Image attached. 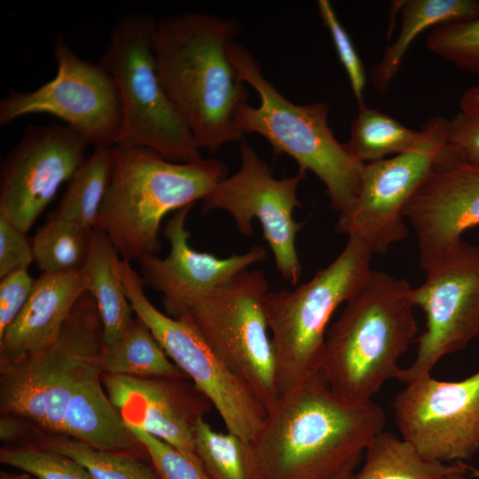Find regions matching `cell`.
<instances>
[{
	"label": "cell",
	"mask_w": 479,
	"mask_h": 479,
	"mask_svg": "<svg viewBox=\"0 0 479 479\" xmlns=\"http://www.w3.org/2000/svg\"><path fill=\"white\" fill-rule=\"evenodd\" d=\"M269 283L262 271L247 270L168 314L187 317L209 345L267 409L279 397L277 365L265 312Z\"/></svg>",
	"instance_id": "cell-8"
},
{
	"label": "cell",
	"mask_w": 479,
	"mask_h": 479,
	"mask_svg": "<svg viewBox=\"0 0 479 479\" xmlns=\"http://www.w3.org/2000/svg\"><path fill=\"white\" fill-rule=\"evenodd\" d=\"M100 375L97 357L80 373L67 402L62 435L96 449L130 453L140 444L103 391Z\"/></svg>",
	"instance_id": "cell-21"
},
{
	"label": "cell",
	"mask_w": 479,
	"mask_h": 479,
	"mask_svg": "<svg viewBox=\"0 0 479 479\" xmlns=\"http://www.w3.org/2000/svg\"><path fill=\"white\" fill-rule=\"evenodd\" d=\"M449 127L444 117L430 118L412 148L365 164L357 202L349 213L338 216L337 232L360 240L373 254H385L404 240V208L446 145Z\"/></svg>",
	"instance_id": "cell-12"
},
{
	"label": "cell",
	"mask_w": 479,
	"mask_h": 479,
	"mask_svg": "<svg viewBox=\"0 0 479 479\" xmlns=\"http://www.w3.org/2000/svg\"><path fill=\"white\" fill-rule=\"evenodd\" d=\"M183 380L102 374L106 395L125 425L196 454L194 424L213 405Z\"/></svg>",
	"instance_id": "cell-18"
},
{
	"label": "cell",
	"mask_w": 479,
	"mask_h": 479,
	"mask_svg": "<svg viewBox=\"0 0 479 479\" xmlns=\"http://www.w3.org/2000/svg\"><path fill=\"white\" fill-rule=\"evenodd\" d=\"M412 289V301L425 314L412 363L398 370L404 384L427 374L444 357L479 339V246L462 240L426 271Z\"/></svg>",
	"instance_id": "cell-13"
},
{
	"label": "cell",
	"mask_w": 479,
	"mask_h": 479,
	"mask_svg": "<svg viewBox=\"0 0 479 479\" xmlns=\"http://www.w3.org/2000/svg\"><path fill=\"white\" fill-rule=\"evenodd\" d=\"M240 155L239 170L202 200V213L226 211L243 236L253 234L252 221L257 219L278 271L285 280L295 285L302 274L295 240L303 224L296 222L293 213L301 207L297 190L306 173L298 170L293 177H274L267 162L246 140L240 143Z\"/></svg>",
	"instance_id": "cell-14"
},
{
	"label": "cell",
	"mask_w": 479,
	"mask_h": 479,
	"mask_svg": "<svg viewBox=\"0 0 479 479\" xmlns=\"http://www.w3.org/2000/svg\"><path fill=\"white\" fill-rule=\"evenodd\" d=\"M317 7L323 24L329 31L338 58L348 75L357 106L358 108L363 107L365 106L364 90L366 84L363 61L331 3L328 0H318Z\"/></svg>",
	"instance_id": "cell-34"
},
{
	"label": "cell",
	"mask_w": 479,
	"mask_h": 479,
	"mask_svg": "<svg viewBox=\"0 0 479 479\" xmlns=\"http://www.w3.org/2000/svg\"><path fill=\"white\" fill-rule=\"evenodd\" d=\"M420 136V130L410 129L392 116L364 106L358 108L345 145L357 161L366 164L410 150Z\"/></svg>",
	"instance_id": "cell-28"
},
{
	"label": "cell",
	"mask_w": 479,
	"mask_h": 479,
	"mask_svg": "<svg viewBox=\"0 0 479 479\" xmlns=\"http://www.w3.org/2000/svg\"><path fill=\"white\" fill-rule=\"evenodd\" d=\"M479 236V235H478Z\"/></svg>",
	"instance_id": "cell-43"
},
{
	"label": "cell",
	"mask_w": 479,
	"mask_h": 479,
	"mask_svg": "<svg viewBox=\"0 0 479 479\" xmlns=\"http://www.w3.org/2000/svg\"><path fill=\"white\" fill-rule=\"evenodd\" d=\"M41 447L75 460L94 479H161L154 468L129 453L96 449L67 436H48Z\"/></svg>",
	"instance_id": "cell-30"
},
{
	"label": "cell",
	"mask_w": 479,
	"mask_h": 479,
	"mask_svg": "<svg viewBox=\"0 0 479 479\" xmlns=\"http://www.w3.org/2000/svg\"><path fill=\"white\" fill-rule=\"evenodd\" d=\"M361 469L350 479H443L467 473L464 462L442 463L423 457L401 436L381 431L364 452Z\"/></svg>",
	"instance_id": "cell-24"
},
{
	"label": "cell",
	"mask_w": 479,
	"mask_h": 479,
	"mask_svg": "<svg viewBox=\"0 0 479 479\" xmlns=\"http://www.w3.org/2000/svg\"><path fill=\"white\" fill-rule=\"evenodd\" d=\"M397 6L401 12L398 35L371 71L372 83L380 92L389 89L409 47L423 31L441 24L479 17L477 0H407L397 1Z\"/></svg>",
	"instance_id": "cell-23"
},
{
	"label": "cell",
	"mask_w": 479,
	"mask_h": 479,
	"mask_svg": "<svg viewBox=\"0 0 479 479\" xmlns=\"http://www.w3.org/2000/svg\"><path fill=\"white\" fill-rule=\"evenodd\" d=\"M404 385L392 402L404 440L442 463L464 462L479 451V370L460 381L427 374Z\"/></svg>",
	"instance_id": "cell-15"
},
{
	"label": "cell",
	"mask_w": 479,
	"mask_h": 479,
	"mask_svg": "<svg viewBox=\"0 0 479 479\" xmlns=\"http://www.w3.org/2000/svg\"><path fill=\"white\" fill-rule=\"evenodd\" d=\"M192 206L176 211L162 229L163 235L170 243L169 255L165 258L151 255L137 261L145 284L163 294L167 313L193 298L229 284L249 266L264 261L267 256L266 249L261 246L226 258L192 249L189 244L190 233L185 228Z\"/></svg>",
	"instance_id": "cell-19"
},
{
	"label": "cell",
	"mask_w": 479,
	"mask_h": 479,
	"mask_svg": "<svg viewBox=\"0 0 479 479\" xmlns=\"http://www.w3.org/2000/svg\"><path fill=\"white\" fill-rule=\"evenodd\" d=\"M360 459H361V457L352 460L341 472H339L336 475H334L331 479H350L352 475H354L353 474L354 469L357 467Z\"/></svg>",
	"instance_id": "cell-39"
},
{
	"label": "cell",
	"mask_w": 479,
	"mask_h": 479,
	"mask_svg": "<svg viewBox=\"0 0 479 479\" xmlns=\"http://www.w3.org/2000/svg\"><path fill=\"white\" fill-rule=\"evenodd\" d=\"M384 410L335 394L321 373L280 395L254 444L263 479H331L383 430Z\"/></svg>",
	"instance_id": "cell-1"
},
{
	"label": "cell",
	"mask_w": 479,
	"mask_h": 479,
	"mask_svg": "<svg viewBox=\"0 0 479 479\" xmlns=\"http://www.w3.org/2000/svg\"><path fill=\"white\" fill-rule=\"evenodd\" d=\"M195 453L211 479H263L260 460L252 441L215 430L204 417L193 429Z\"/></svg>",
	"instance_id": "cell-26"
},
{
	"label": "cell",
	"mask_w": 479,
	"mask_h": 479,
	"mask_svg": "<svg viewBox=\"0 0 479 479\" xmlns=\"http://www.w3.org/2000/svg\"><path fill=\"white\" fill-rule=\"evenodd\" d=\"M412 289L404 279L372 270L345 302L326 332L320 371L335 394L366 403L396 379L418 332Z\"/></svg>",
	"instance_id": "cell-3"
},
{
	"label": "cell",
	"mask_w": 479,
	"mask_h": 479,
	"mask_svg": "<svg viewBox=\"0 0 479 479\" xmlns=\"http://www.w3.org/2000/svg\"><path fill=\"white\" fill-rule=\"evenodd\" d=\"M447 143L465 159L479 162V113L459 111L450 120Z\"/></svg>",
	"instance_id": "cell-37"
},
{
	"label": "cell",
	"mask_w": 479,
	"mask_h": 479,
	"mask_svg": "<svg viewBox=\"0 0 479 479\" xmlns=\"http://www.w3.org/2000/svg\"><path fill=\"white\" fill-rule=\"evenodd\" d=\"M35 279L27 270H19L0 281V335L14 321L25 306L33 288Z\"/></svg>",
	"instance_id": "cell-36"
},
{
	"label": "cell",
	"mask_w": 479,
	"mask_h": 479,
	"mask_svg": "<svg viewBox=\"0 0 479 479\" xmlns=\"http://www.w3.org/2000/svg\"><path fill=\"white\" fill-rule=\"evenodd\" d=\"M1 479H28V478L26 476H12V475H2Z\"/></svg>",
	"instance_id": "cell-42"
},
{
	"label": "cell",
	"mask_w": 479,
	"mask_h": 479,
	"mask_svg": "<svg viewBox=\"0 0 479 479\" xmlns=\"http://www.w3.org/2000/svg\"><path fill=\"white\" fill-rule=\"evenodd\" d=\"M109 185L94 229L104 232L130 262L161 250L163 218L202 200L228 177L220 159L169 161L144 147L112 146Z\"/></svg>",
	"instance_id": "cell-4"
},
{
	"label": "cell",
	"mask_w": 479,
	"mask_h": 479,
	"mask_svg": "<svg viewBox=\"0 0 479 479\" xmlns=\"http://www.w3.org/2000/svg\"><path fill=\"white\" fill-rule=\"evenodd\" d=\"M468 470L470 471L471 477L479 479V468L472 467L469 466Z\"/></svg>",
	"instance_id": "cell-41"
},
{
	"label": "cell",
	"mask_w": 479,
	"mask_h": 479,
	"mask_svg": "<svg viewBox=\"0 0 479 479\" xmlns=\"http://www.w3.org/2000/svg\"><path fill=\"white\" fill-rule=\"evenodd\" d=\"M112 166V146L94 147L68 182L52 214L86 230H93L109 185Z\"/></svg>",
	"instance_id": "cell-27"
},
{
	"label": "cell",
	"mask_w": 479,
	"mask_h": 479,
	"mask_svg": "<svg viewBox=\"0 0 479 479\" xmlns=\"http://www.w3.org/2000/svg\"><path fill=\"white\" fill-rule=\"evenodd\" d=\"M120 278L135 316L149 328L171 361L212 404L226 430L254 442L266 409L185 316L172 318L156 309L144 292L145 282L123 261Z\"/></svg>",
	"instance_id": "cell-10"
},
{
	"label": "cell",
	"mask_w": 479,
	"mask_h": 479,
	"mask_svg": "<svg viewBox=\"0 0 479 479\" xmlns=\"http://www.w3.org/2000/svg\"><path fill=\"white\" fill-rule=\"evenodd\" d=\"M103 344L96 302L86 291L58 337L41 350L0 363V406L52 435H62L72 387Z\"/></svg>",
	"instance_id": "cell-9"
},
{
	"label": "cell",
	"mask_w": 479,
	"mask_h": 479,
	"mask_svg": "<svg viewBox=\"0 0 479 479\" xmlns=\"http://www.w3.org/2000/svg\"><path fill=\"white\" fill-rule=\"evenodd\" d=\"M87 145L66 124L28 126L2 166L0 216L27 233L84 161Z\"/></svg>",
	"instance_id": "cell-16"
},
{
	"label": "cell",
	"mask_w": 479,
	"mask_h": 479,
	"mask_svg": "<svg viewBox=\"0 0 479 479\" xmlns=\"http://www.w3.org/2000/svg\"><path fill=\"white\" fill-rule=\"evenodd\" d=\"M161 479H211L196 454L180 451L147 432L127 426Z\"/></svg>",
	"instance_id": "cell-33"
},
{
	"label": "cell",
	"mask_w": 479,
	"mask_h": 479,
	"mask_svg": "<svg viewBox=\"0 0 479 479\" xmlns=\"http://www.w3.org/2000/svg\"><path fill=\"white\" fill-rule=\"evenodd\" d=\"M57 72L30 91L10 90L0 100V125L29 114H50L94 147L116 144L122 107L115 82L98 62L82 59L62 34L53 43Z\"/></svg>",
	"instance_id": "cell-11"
},
{
	"label": "cell",
	"mask_w": 479,
	"mask_h": 479,
	"mask_svg": "<svg viewBox=\"0 0 479 479\" xmlns=\"http://www.w3.org/2000/svg\"><path fill=\"white\" fill-rule=\"evenodd\" d=\"M119 256L107 235L93 229L81 271L86 291L92 296L98 308L103 329V345H111L119 341L135 318L119 275Z\"/></svg>",
	"instance_id": "cell-22"
},
{
	"label": "cell",
	"mask_w": 479,
	"mask_h": 479,
	"mask_svg": "<svg viewBox=\"0 0 479 479\" xmlns=\"http://www.w3.org/2000/svg\"><path fill=\"white\" fill-rule=\"evenodd\" d=\"M0 461L38 479H94L75 460L41 446L2 448Z\"/></svg>",
	"instance_id": "cell-32"
},
{
	"label": "cell",
	"mask_w": 479,
	"mask_h": 479,
	"mask_svg": "<svg viewBox=\"0 0 479 479\" xmlns=\"http://www.w3.org/2000/svg\"><path fill=\"white\" fill-rule=\"evenodd\" d=\"M239 22L187 12L155 22L153 48L161 81L198 147L216 153L242 140L234 114L248 90L228 55Z\"/></svg>",
	"instance_id": "cell-2"
},
{
	"label": "cell",
	"mask_w": 479,
	"mask_h": 479,
	"mask_svg": "<svg viewBox=\"0 0 479 479\" xmlns=\"http://www.w3.org/2000/svg\"><path fill=\"white\" fill-rule=\"evenodd\" d=\"M91 231L51 214L31 240L34 262L42 273L82 270Z\"/></svg>",
	"instance_id": "cell-29"
},
{
	"label": "cell",
	"mask_w": 479,
	"mask_h": 479,
	"mask_svg": "<svg viewBox=\"0 0 479 479\" xmlns=\"http://www.w3.org/2000/svg\"><path fill=\"white\" fill-rule=\"evenodd\" d=\"M404 216L412 226L425 271L479 226V162L465 159L448 143L407 203Z\"/></svg>",
	"instance_id": "cell-17"
},
{
	"label": "cell",
	"mask_w": 479,
	"mask_h": 479,
	"mask_svg": "<svg viewBox=\"0 0 479 479\" xmlns=\"http://www.w3.org/2000/svg\"><path fill=\"white\" fill-rule=\"evenodd\" d=\"M155 22L136 12L119 18L98 60L115 82L122 107L114 145L147 148L175 162L199 161L200 149L158 73L153 48Z\"/></svg>",
	"instance_id": "cell-7"
},
{
	"label": "cell",
	"mask_w": 479,
	"mask_h": 479,
	"mask_svg": "<svg viewBox=\"0 0 479 479\" xmlns=\"http://www.w3.org/2000/svg\"><path fill=\"white\" fill-rule=\"evenodd\" d=\"M426 45L459 69L479 74V17L435 27L427 35Z\"/></svg>",
	"instance_id": "cell-31"
},
{
	"label": "cell",
	"mask_w": 479,
	"mask_h": 479,
	"mask_svg": "<svg viewBox=\"0 0 479 479\" xmlns=\"http://www.w3.org/2000/svg\"><path fill=\"white\" fill-rule=\"evenodd\" d=\"M97 364L102 374L187 379L137 317L119 341L102 344Z\"/></svg>",
	"instance_id": "cell-25"
},
{
	"label": "cell",
	"mask_w": 479,
	"mask_h": 479,
	"mask_svg": "<svg viewBox=\"0 0 479 479\" xmlns=\"http://www.w3.org/2000/svg\"><path fill=\"white\" fill-rule=\"evenodd\" d=\"M34 262L31 240L6 218L0 216V278L19 270H27Z\"/></svg>",
	"instance_id": "cell-35"
},
{
	"label": "cell",
	"mask_w": 479,
	"mask_h": 479,
	"mask_svg": "<svg viewBox=\"0 0 479 479\" xmlns=\"http://www.w3.org/2000/svg\"><path fill=\"white\" fill-rule=\"evenodd\" d=\"M466 475L467 473L465 472H459L448 475L443 479H466Z\"/></svg>",
	"instance_id": "cell-40"
},
{
	"label": "cell",
	"mask_w": 479,
	"mask_h": 479,
	"mask_svg": "<svg viewBox=\"0 0 479 479\" xmlns=\"http://www.w3.org/2000/svg\"><path fill=\"white\" fill-rule=\"evenodd\" d=\"M459 108L465 113H479V84L466 90L461 96Z\"/></svg>",
	"instance_id": "cell-38"
},
{
	"label": "cell",
	"mask_w": 479,
	"mask_h": 479,
	"mask_svg": "<svg viewBox=\"0 0 479 479\" xmlns=\"http://www.w3.org/2000/svg\"><path fill=\"white\" fill-rule=\"evenodd\" d=\"M228 55L240 80L260 99L258 106L247 102L239 106L236 129L244 135H261L276 154H287L300 171H311L325 185L330 208L339 216L349 213L358 200L365 164L334 137L328 125L327 104L299 105L287 99L263 75L254 54L236 41L229 44Z\"/></svg>",
	"instance_id": "cell-5"
},
{
	"label": "cell",
	"mask_w": 479,
	"mask_h": 479,
	"mask_svg": "<svg viewBox=\"0 0 479 479\" xmlns=\"http://www.w3.org/2000/svg\"><path fill=\"white\" fill-rule=\"evenodd\" d=\"M372 255L363 241L349 237L339 255L310 280L266 294L279 396L320 373L330 319L367 279Z\"/></svg>",
	"instance_id": "cell-6"
},
{
	"label": "cell",
	"mask_w": 479,
	"mask_h": 479,
	"mask_svg": "<svg viewBox=\"0 0 479 479\" xmlns=\"http://www.w3.org/2000/svg\"><path fill=\"white\" fill-rule=\"evenodd\" d=\"M86 292L82 271L42 273L14 321L0 335V363L28 356L51 344Z\"/></svg>",
	"instance_id": "cell-20"
}]
</instances>
